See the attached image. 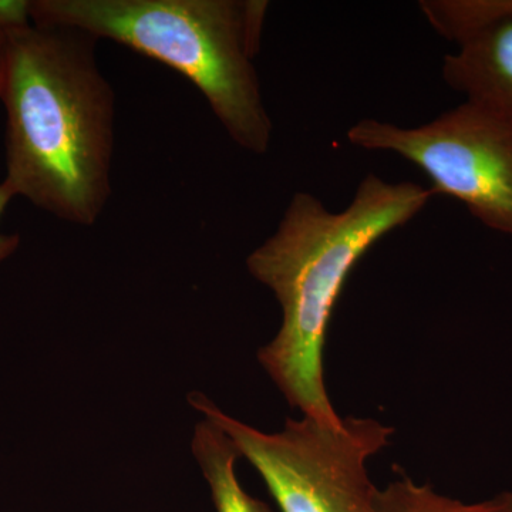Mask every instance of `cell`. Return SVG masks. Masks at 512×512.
<instances>
[{
    "instance_id": "1",
    "label": "cell",
    "mask_w": 512,
    "mask_h": 512,
    "mask_svg": "<svg viewBox=\"0 0 512 512\" xmlns=\"http://www.w3.org/2000/svg\"><path fill=\"white\" fill-rule=\"evenodd\" d=\"M8 32L3 181L60 220L90 227L110 198L114 150V92L97 67L99 39L60 26Z\"/></svg>"
},
{
    "instance_id": "2",
    "label": "cell",
    "mask_w": 512,
    "mask_h": 512,
    "mask_svg": "<svg viewBox=\"0 0 512 512\" xmlns=\"http://www.w3.org/2000/svg\"><path fill=\"white\" fill-rule=\"evenodd\" d=\"M419 184L363 178L348 208L329 211L309 192L293 195L275 234L247 258L249 274L274 292L282 322L258 360L293 409L339 426L325 386L330 320L350 272L373 245L403 227L431 200Z\"/></svg>"
},
{
    "instance_id": "3",
    "label": "cell",
    "mask_w": 512,
    "mask_h": 512,
    "mask_svg": "<svg viewBox=\"0 0 512 512\" xmlns=\"http://www.w3.org/2000/svg\"><path fill=\"white\" fill-rule=\"evenodd\" d=\"M265 0H30L33 25L82 30L183 74L210 103L235 144L262 156L271 117L254 59Z\"/></svg>"
},
{
    "instance_id": "4",
    "label": "cell",
    "mask_w": 512,
    "mask_h": 512,
    "mask_svg": "<svg viewBox=\"0 0 512 512\" xmlns=\"http://www.w3.org/2000/svg\"><path fill=\"white\" fill-rule=\"evenodd\" d=\"M188 402L234 441L281 512L372 510L377 487L367 461L389 446L393 427L362 417H343L339 426H329L302 416L265 433L222 412L205 394L191 393Z\"/></svg>"
},
{
    "instance_id": "5",
    "label": "cell",
    "mask_w": 512,
    "mask_h": 512,
    "mask_svg": "<svg viewBox=\"0 0 512 512\" xmlns=\"http://www.w3.org/2000/svg\"><path fill=\"white\" fill-rule=\"evenodd\" d=\"M348 138L406 158L429 175L434 194L456 198L485 227L512 237V131L484 111L466 101L410 128L363 119Z\"/></svg>"
},
{
    "instance_id": "6",
    "label": "cell",
    "mask_w": 512,
    "mask_h": 512,
    "mask_svg": "<svg viewBox=\"0 0 512 512\" xmlns=\"http://www.w3.org/2000/svg\"><path fill=\"white\" fill-rule=\"evenodd\" d=\"M420 10L458 47L444 57L447 86L512 131V0H423Z\"/></svg>"
},
{
    "instance_id": "7",
    "label": "cell",
    "mask_w": 512,
    "mask_h": 512,
    "mask_svg": "<svg viewBox=\"0 0 512 512\" xmlns=\"http://www.w3.org/2000/svg\"><path fill=\"white\" fill-rule=\"evenodd\" d=\"M191 448L210 488L215 512H272L268 504L242 488L235 473L241 456L234 441L217 424L200 421L192 434Z\"/></svg>"
},
{
    "instance_id": "8",
    "label": "cell",
    "mask_w": 512,
    "mask_h": 512,
    "mask_svg": "<svg viewBox=\"0 0 512 512\" xmlns=\"http://www.w3.org/2000/svg\"><path fill=\"white\" fill-rule=\"evenodd\" d=\"M370 512H512V491L478 503H463L402 474L387 487L377 488Z\"/></svg>"
},
{
    "instance_id": "9",
    "label": "cell",
    "mask_w": 512,
    "mask_h": 512,
    "mask_svg": "<svg viewBox=\"0 0 512 512\" xmlns=\"http://www.w3.org/2000/svg\"><path fill=\"white\" fill-rule=\"evenodd\" d=\"M29 0H0V26L6 30L30 25Z\"/></svg>"
},
{
    "instance_id": "10",
    "label": "cell",
    "mask_w": 512,
    "mask_h": 512,
    "mask_svg": "<svg viewBox=\"0 0 512 512\" xmlns=\"http://www.w3.org/2000/svg\"><path fill=\"white\" fill-rule=\"evenodd\" d=\"M15 197L16 195L12 188L5 181H2L0 183V220H2L9 202ZM19 244L20 237L18 234H5V232L0 231V262L9 258L18 249Z\"/></svg>"
},
{
    "instance_id": "11",
    "label": "cell",
    "mask_w": 512,
    "mask_h": 512,
    "mask_svg": "<svg viewBox=\"0 0 512 512\" xmlns=\"http://www.w3.org/2000/svg\"><path fill=\"white\" fill-rule=\"evenodd\" d=\"M9 32L0 26V94L5 83L6 66H8Z\"/></svg>"
}]
</instances>
